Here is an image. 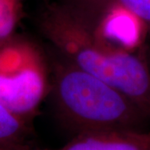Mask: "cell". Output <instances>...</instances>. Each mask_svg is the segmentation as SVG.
Returning a JSON list of instances; mask_svg holds the SVG:
<instances>
[{
	"label": "cell",
	"instance_id": "cell-1",
	"mask_svg": "<svg viewBox=\"0 0 150 150\" xmlns=\"http://www.w3.org/2000/svg\"><path fill=\"white\" fill-rule=\"evenodd\" d=\"M38 27L58 54L123 92L150 118V69L140 50L110 42L65 3L47 6Z\"/></svg>",
	"mask_w": 150,
	"mask_h": 150
},
{
	"label": "cell",
	"instance_id": "cell-2",
	"mask_svg": "<svg viewBox=\"0 0 150 150\" xmlns=\"http://www.w3.org/2000/svg\"><path fill=\"white\" fill-rule=\"evenodd\" d=\"M50 58L54 115L72 136L103 130L149 131V117L123 92L56 51Z\"/></svg>",
	"mask_w": 150,
	"mask_h": 150
},
{
	"label": "cell",
	"instance_id": "cell-3",
	"mask_svg": "<svg viewBox=\"0 0 150 150\" xmlns=\"http://www.w3.org/2000/svg\"><path fill=\"white\" fill-rule=\"evenodd\" d=\"M51 58L31 37L13 33L0 40V103L28 123L51 90Z\"/></svg>",
	"mask_w": 150,
	"mask_h": 150
},
{
	"label": "cell",
	"instance_id": "cell-4",
	"mask_svg": "<svg viewBox=\"0 0 150 150\" xmlns=\"http://www.w3.org/2000/svg\"><path fill=\"white\" fill-rule=\"evenodd\" d=\"M0 150H150L149 131L103 130L76 134L57 149L28 146Z\"/></svg>",
	"mask_w": 150,
	"mask_h": 150
},
{
	"label": "cell",
	"instance_id": "cell-5",
	"mask_svg": "<svg viewBox=\"0 0 150 150\" xmlns=\"http://www.w3.org/2000/svg\"><path fill=\"white\" fill-rule=\"evenodd\" d=\"M66 4L88 18L109 9L125 11L150 28V0H67Z\"/></svg>",
	"mask_w": 150,
	"mask_h": 150
},
{
	"label": "cell",
	"instance_id": "cell-6",
	"mask_svg": "<svg viewBox=\"0 0 150 150\" xmlns=\"http://www.w3.org/2000/svg\"><path fill=\"white\" fill-rule=\"evenodd\" d=\"M33 132V123L17 116L0 103V149L33 146L29 144Z\"/></svg>",
	"mask_w": 150,
	"mask_h": 150
},
{
	"label": "cell",
	"instance_id": "cell-7",
	"mask_svg": "<svg viewBox=\"0 0 150 150\" xmlns=\"http://www.w3.org/2000/svg\"><path fill=\"white\" fill-rule=\"evenodd\" d=\"M23 4V0H0V40L16 33Z\"/></svg>",
	"mask_w": 150,
	"mask_h": 150
}]
</instances>
